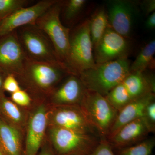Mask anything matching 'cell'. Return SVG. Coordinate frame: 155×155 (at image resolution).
<instances>
[{"instance_id":"1","label":"cell","mask_w":155,"mask_h":155,"mask_svg":"<svg viewBox=\"0 0 155 155\" xmlns=\"http://www.w3.org/2000/svg\"><path fill=\"white\" fill-rule=\"evenodd\" d=\"M61 62L46 63L26 59L22 74L17 79L22 89L36 101H45L61 81L68 75Z\"/></svg>"},{"instance_id":"2","label":"cell","mask_w":155,"mask_h":155,"mask_svg":"<svg viewBox=\"0 0 155 155\" xmlns=\"http://www.w3.org/2000/svg\"><path fill=\"white\" fill-rule=\"evenodd\" d=\"M128 58L96 64L78 76L86 89L105 97L131 72Z\"/></svg>"},{"instance_id":"3","label":"cell","mask_w":155,"mask_h":155,"mask_svg":"<svg viewBox=\"0 0 155 155\" xmlns=\"http://www.w3.org/2000/svg\"><path fill=\"white\" fill-rule=\"evenodd\" d=\"M46 137L55 155H88L101 140L92 134L54 127H48Z\"/></svg>"},{"instance_id":"4","label":"cell","mask_w":155,"mask_h":155,"mask_svg":"<svg viewBox=\"0 0 155 155\" xmlns=\"http://www.w3.org/2000/svg\"><path fill=\"white\" fill-rule=\"evenodd\" d=\"M64 64L70 74L78 76L95 65L88 19L70 31L69 51Z\"/></svg>"},{"instance_id":"5","label":"cell","mask_w":155,"mask_h":155,"mask_svg":"<svg viewBox=\"0 0 155 155\" xmlns=\"http://www.w3.org/2000/svg\"><path fill=\"white\" fill-rule=\"evenodd\" d=\"M79 106L100 138L107 139L119 111L105 97L87 89Z\"/></svg>"},{"instance_id":"6","label":"cell","mask_w":155,"mask_h":155,"mask_svg":"<svg viewBox=\"0 0 155 155\" xmlns=\"http://www.w3.org/2000/svg\"><path fill=\"white\" fill-rule=\"evenodd\" d=\"M17 32L26 59L46 63L61 62L49 38L35 24L20 27Z\"/></svg>"},{"instance_id":"7","label":"cell","mask_w":155,"mask_h":155,"mask_svg":"<svg viewBox=\"0 0 155 155\" xmlns=\"http://www.w3.org/2000/svg\"><path fill=\"white\" fill-rule=\"evenodd\" d=\"M63 2L57 1L37 20L35 25L47 35L58 59L64 64L69 51L70 31L60 19Z\"/></svg>"},{"instance_id":"8","label":"cell","mask_w":155,"mask_h":155,"mask_svg":"<svg viewBox=\"0 0 155 155\" xmlns=\"http://www.w3.org/2000/svg\"><path fill=\"white\" fill-rule=\"evenodd\" d=\"M45 101H38L29 110L24 133L23 155H37L46 137L47 114Z\"/></svg>"},{"instance_id":"9","label":"cell","mask_w":155,"mask_h":155,"mask_svg":"<svg viewBox=\"0 0 155 155\" xmlns=\"http://www.w3.org/2000/svg\"><path fill=\"white\" fill-rule=\"evenodd\" d=\"M47 122L48 127L92 134L99 136L96 130L89 123L79 105L50 107Z\"/></svg>"},{"instance_id":"10","label":"cell","mask_w":155,"mask_h":155,"mask_svg":"<svg viewBox=\"0 0 155 155\" xmlns=\"http://www.w3.org/2000/svg\"><path fill=\"white\" fill-rule=\"evenodd\" d=\"M26 58L17 37V30L0 37V71L16 78L22 74Z\"/></svg>"},{"instance_id":"11","label":"cell","mask_w":155,"mask_h":155,"mask_svg":"<svg viewBox=\"0 0 155 155\" xmlns=\"http://www.w3.org/2000/svg\"><path fill=\"white\" fill-rule=\"evenodd\" d=\"M129 40L117 33L109 25L104 35L93 48L95 64L128 58L130 49Z\"/></svg>"},{"instance_id":"12","label":"cell","mask_w":155,"mask_h":155,"mask_svg":"<svg viewBox=\"0 0 155 155\" xmlns=\"http://www.w3.org/2000/svg\"><path fill=\"white\" fill-rule=\"evenodd\" d=\"M137 3L130 0H108L104 5L110 26L128 39L137 11Z\"/></svg>"},{"instance_id":"13","label":"cell","mask_w":155,"mask_h":155,"mask_svg":"<svg viewBox=\"0 0 155 155\" xmlns=\"http://www.w3.org/2000/svg\"><path fill=\"white\" fill-rule=\"evenodd\" d=\"M57 0H42L33 5L15 11L0 21V37L4 36L22 26L35 24Z\"/></svg>"},{"instance_id":"14","label":"cell","mask_w":155,"mask_h":155,"mask_svg":"<svg viewBox=\"0 0 155 155\" xmlns=\"http://www.w3.org/2000/svg\"><path fill=\"white\" fill-rule=\"evenodd\" d=\"M86 90L79 76L68 75L54 89L46 101L49 107L79 105Z\"/></svg>"},{"instance_id":"15","label":"cell","mask_w":155,"mask_h":155,"mask_svg":"<svg viewBox=\"0 0 155 155\" xmlns=\"http://www.w3.org/2000/svg\"><path fill=\"white\" fill-rule=\"evenodd\" d=\"M150 133L141 117L123 125L107 140L113 149H119L139 143L147 138Z\"/></svg>"},{"instance_id":"16","label":"cell","mask_w":155,"mask_h":155,"mask_svg":"<svg viewBox=\"0 0 155 155\" xmlns=\"http://www.w3.org/2000/svg\"><path fill=\"white\" fill-rule=\"evenodd\" d=\"M155 99V93H151L130 102L122 108L118 112L107 139L114 135L123 125L142 117L147 106Z\"/></svg>"},{"instance_id":"17","label":"cell","mask_w":155,"mask_h":155,"mask_svg":"<svg viewBox=\"0 0 155 155\" xmlns=\"http://www.w3.org/2000/svg\"><path fill=\"white\" fill-rule=\"evenodd\" d=\"M24 134L0 119V150L4 155H23Z\"/></svg>"},{"instance_id":"18","label":"cell","mask_w":155,"mask_h":155,"mask_svg":"<svg viewBox=\"0 0 155 155\" xmlns=\"http://www.w3.org/2000/svg\"><path fill=\"white\" fill-rule=\"evenodd\" d=\"M29 110L19 107L7 97L0 94V117L24 134Z\"/></svg>"},{"instance_id":"19","label":"cell","mask_w":155,"mask_h":155,"mask_svg":"<svg viewBox=\"0 0 155 155\" xmlns=\"http://www.w3.org/2000/svg\"><path fill=\"white\" fill-rule=\"evenodd\" d=\"M88 20L90 34L94 48L109 26L105 6L96 9Z\"/></svg>"},{"instance_id":"20","label":"cell","mask_w":155,"mask_h":155,"mask_svg":"<svg viewBox=\"0 0 155 155\" xmlns=\"http://www.w3.org/2000/svg\"><path fill=\"white\" fill-rule=\"evenodd\" d=\"M155 40L153 39L145 45L133 63L130 64L131 72H143L155 68Z\"/></svg>"},{"instance_id":"21","label":"cell","mask_w":155,"mask_h":155,"mask_svg":"<svg viewBox=\"0 0 155 155\" xmlns=\"http://www.w3.org/2000/svg\"><path fill=\"white\" fill-rule=\"evenodd\" d=\"M155 146L154 137L147 138L131 146L116 149V155H150Z\"/></svg>"},{"instance_id":"22","label":"cell","mask_w":155,"mask_h":155,"mask_svg":"<svg viewBox=\"0 0 155 155\" xmlns=\"http://www.w3.org/2000/svg\"><path fill=\"white\" fill-rule=\"evenodd\" d=\"M87 1L86 0H69L64 1L61 11L64 18L68 22L73 21L83 11Z\"/></svg>"},{"instance_id":"23","label":"cell","mask_w":155,"mask_h":155,"mask_svg":"<svg viewBox=\"0 0 155 155\" xmlns=\"http://www.w3.org/2000/svg\"><path fill=\"white\" fill-rule=\"evenodd\" d=\"M27 0H0V21L17 10L25 8Z\"/></svg>"},{"instance_id":"24","label":"cell","mask_w":155,"mask_h":155,"mask_svg":"<svg viewBox=\"0 0 155 155\" xmlns=\"http://www.w3.org/2000/svg\"><path fill=\"white\" fill-rule=\"evenodd\" d=\"M10 99L17 105L28 110H30L38 101L33 100L27 92L22 89L11 94Z\"/></svg>"},{"instance_id":"25","label":"cell","mask_w":155,"mask_h":155,"mask_svg":"<svg viewBox=\"0 0 155 155\" xmlns=\"http://www.w3.org/2000/svg\"><path fill=\"white\" fill-rule=\"evenodd\" d=\"M150 133L155 132V101H153L145 109L142 117Z\"/></svg>"},{"instance_id":"26","label":"cell","mask_w":155,"mask_h":155,"mask_svg":"<svg viewBox=\"0 0 155 155\" xmlns=\"http://www.w3.org/2000/svg\"><path fill=\"white\" fill-rule=\"evenodd\" d=\"M88 155H116L113 149L106 138H101L96 148Z\"/></svg>"},{"instance_id":"27","label":"cell","mask_w":155,"mask_h":155,"mask_svg":"<svg viewBox=\"0 0 155 155\" xmlns=\"http://www.w3.org/2000/svg\"><path fill=\"white\" fill-rule=\"evenodd\" d=\"M3 88L4 91L11 94L22 89L17 78L13 75H8L6 76L3 83Z\"/></svg>"},{"instance_id":"28","label":"cell","mask_w":155,"mask_h":155,"mask_svg":"<svg viewBox=\"0 0 155 155\" xmlns=\"http://www.w3.org/2000/svg\"><path fill=\"white\" fill-rule=\"evenodd\" d=\"M141 8L147 17L153 12H155V0H145L140 3Z\"/></svg>"},{"instance_id":"29","label":"cell","mask_w":155,"mask_h":155,"mask_svg":"<svg viewBox=\"0 0 155 155\" xmlns=\"http://www.w3.org/2000/svg\"><path fill=\"white\" fill-rule=\"evenodd\" d=\"M37 155H55L46 137Z\"/></svg>"},{"instance_id":"30","label":"cell","mask_w":155,"mask_h":155,"mask_svg":"<svg viewBox=\"0 0 155 155\" xmlns=\"http://www.w3.org/2000/svg\"><path fill=\"white\" fill-rule=\"evenodd\" d=\"M145 26L147 29L153 30L155 28V12H153L147 16L145 23Z\"/></svg>"},{"instance_id":"31","label":"cell","mask_w":155,"mask_h":155,"mask_svg":"<svg viewBox=\"0 0 155 155\" xmlns=\"http://www.w3.org/2000/svg\"><path fill=\"white\" fill-rule=\"evenodd\" d=\"M6 76H7L4 73L0 71V94L5 93L3 88V83Z\"/></svg>"},{"instance_id":"32","label":"cell","mask_w":155,"mask_h":155,"mask_svg":"<svg viewBox=\"0 0 155 155\" xmlns=\"http://www.w3.org/2000/svg\"><path fill=\"white\" fill-rule=\"evenodd\" d=\"M0 155H4L3 154L2 152V151H1V150H0Z\"/></svg>"},{"instance_id":"33","label":"cell","mask_w":155,"mask_h":155,"mask_svg":"<svg viewBox=\"0 0 155 155\" xmlns=\"http://www.w3.org/2000/svg\"><path fill=\"white\" fill-rule=\"evenodd\" d=\"M0 119H1V117H0Z\"/></svg>"}]
</instances>
